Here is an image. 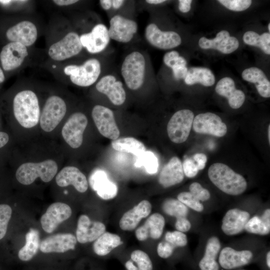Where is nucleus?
<instances>
[{"label":"nucleus","mask_w":270,"mask_h":270,"mask_svg":"<svg viewBox=\"0 0 270 270\" xmlns=\"http://www.w3.org/2000/svg\"><path fill=\"white\" fill-rule=\"evenodd\" d=\"M268 31L270 32V23H268Z\"/></svg>","instance_id":"nucleus-61"},{"label":"nucleus","mask_w":270,"mask_h":270,"mask_svg":"<svg viewBox=\"0 0 270 270\" xmlns=\"http://www.w3.org/2000/svg\"><path fill=\"white\" fill-rule=\"evenodd\" d=\"M12 109L14 118L24 128H32L40 120L39 99L34 90L30 88L22 89L14 95Z\"/></svg>","instance_id":"nucleus-7"},{"label":"nucleus","mask_w":270,"mask_h":270,"mask_svg":"<svg viewBox=\"0 0 270 270\" xmlns=\"http://www.w3.org/2000/svg\"><path fill=\"white\" fill-rule=\"evenodd\" d=\"M142 4L145 8L149 6H155L162 4L166 2V0H146L142 1Z\"/></svg>","instance_id":"nucleus-57"},{"label":"nucleus","mask_w":270,"mask_h":270,"mask_svg":"<svg viewBox=\"0 0 270 270\" xmlns=\"http://www.w3.org/2000/svg\"><path fill=\"white\" fill-rule=\"evenodd\" d=\"M0 4L6 8H12L18 14L34 13L35 2L30 0H1Z\"/></svg>","instance_id":"nucleus-41"},{"label":"nucleus","mask_w":270,"mask_h":270,"mask_svg":"<svg viewBox=\"0 0 270 270\" xmlns=\"http://www.w3.org/2000/svg\"><path fill=\"white\" fill-rule=\"evenodd\" d=\"M175 228L177 230L184 232L190 230L191 224L186 218H182L176 219Z\"/></svg>","instance_id":"nucleus-53"},{"label":"nucleus","mask_w":270,"mask_h":270,"mask_svg":"<svg viewBox=\"0 0 270 270\" xmlns=\"http://www.w3.org/2000/svg\"><path fill=\"white\" fill-rule=\"evenodd\" d=\"M144 38L151 46L162 50L176 48L182 44L179 34L172 30H162L151 20L147 23L144 31Z\"/></svg>","instance_id":"nucleus-12"},{"label":"nucleus","mask_w":270,"mask_h":270,"mask_svg":"<svg viewBox=\"0 0 270 270\" xmlns=\"http://www.w3.org/2000/svg\"><path fill=\"white\" fill-rule=\"evenodd\" d=\"M56 184L61 187L72 185L80 192H84L88 188V182L84 174L75 166L64 168L56 175Z\"/></svg>","instance_id":"nucleus-25"},{"label":"nucleus","mask_w":270,"mask_h":270,"mask_svg":"<svg viewBox=\"0 0 270 270\" xmlns=\"http://www.w3.org/2000/svg\"><path fill=\"white\" fill-rule=\"evenodd\" d=\"M122 243L118 235L105 232L95 240L93 250L97 255L104 256Z\"/></svg>","instance_id":"nucleus-34"},{"label":"nucleus","mask_w":270,"mask_h":270,"mask_svg":"<svg viewBox=\"0 0 270 270\" xmlns=\"http://www.w3.org/2000/svg\"><path fill=\"white\" fill-rule=\"evenodd\" d=\"M88 122L86 116L78 112L72 114L64 124L62 130V136L71 148H76L82 145Z\"/></svg>","instance_id":"nucleus-16"},{"label":"nucleus","mask_w":270,"mask_h":270,"mask_svg":"<svg viewBox=\"0 0 270 270\" xmlns=\"http://www.w3.org/2000/svg\"><path fill=\"white\" fill-rule=\"evenodd\" d=\"M9 140L8 134L4 132L0 131V150L6 146Z\"/></svg>","instance_id":"nucleus-56"},{"label":"nucleus","mask_w":270,"mask_h":270,"mask_svg":"<svg viewBox=\"0 0 270 270\" xmlns=\"http://www.w3.org/2000/svg\"><path fill=\"white\" fill-rule=\"evenodd\" d=\"M220 247L217 237L212 236L208 240L204 256L198 262L200 270H220L217 256Z\"/></svg>","instance_id":"nucleus-30"},{"label":"nucleus","mask_w":270,"mask_h":270,"mask_svg":"<svg viewBox=\"0 0 270 270\" xmlns=\"http://www.w3.org/2000/svg\"><path fill=\"white\" fill-rule=\"evenodd\" d=\"M165 226L164 217L158 212L151 214L144 224L136 229L135 236L139 241H144L150 238L158 239L163 232Z\"/></svg>","instance_id":"nucleus-26"},{"label":"nucleus","mask_w":270,"mask_h":270,"mask_svg":"<svg viewBox=\"0 0 270 270\" xmlns=\"http://www.w3.org/2000/svg\"><path fill=\"white\" fill-rule=\"evenodd\" d=\"M12 214V210L9 205L0 204V240L6 234Z\"/></svg>","instance_id":"nucleus-44"},{"label":"nucleus","mask_w":270,"mask_h":270,"mask_svg":"<svg viewBox=\"0 0 270 270\" xmlns=\"http://www.w3.org/2000/svg\"><path fill=\"white\" fill-rule=\"evenodd\" d=\"M152 208V204L149 201L142 200L122 216L119 222L120 228L125 231L134 230L142 218L150 214Z\"/></svg>","instance_id":"nucleus-24"},{"label":"nucleus","mask_w":270,"mask_h":270,"mask_svg":"<svg viewBox=\"0 0 270 270\" xmlns=\"http://www.w3.org/2000/svg\"><path fill=\"white\" fill-rule=\"evenodd\" d=\"M190 192L199 201H206L210 197L209 191L204 188L202 185L197 182L192 183L189 187Z\"/></svg>","instance_id":"nucleus-48"},{"label":"nucleus","mask_w":270,"mask_h":270,"mask_svg":"<svg viewBox=\"0 0 270 270\" xmlns=\"http://www.w3.org/2000/svg\"><path fill=\"white\" fill-rule=\"evenodd\" d=\"M100 8L108 14L110 18L119 14L126 17L133 18L135 7L134 1L124 0H100L98 2Z\"/></svg>","instance_id":"nucleus-32"},{"label":"nucleus","mask_w":270,"mask_h":270,"mask_svg":"<svg viewBox=\"0 0 270 270\" xmlns=\"http://www.w3.org/2000/svg\"><path fill=\"white\" fill-rule=\"evenodd\" d=\"M46 58L44 50L19 42L6 43L0 52V67L4 72H18L28 66H40Z\"/></svg>","instance_id":"nucleus-5"},{"label":"nucleus","mask_w":270,"mask_h":270,"mask_svg":"<svg viewBox=\"0 0 270 270\" xmlns=\"http://www.w3.org/2000/svg\"></svg>","instance_id":"nucleus-62"},{"label":"nucleus","mask_w":270,"mask_h":270,"mask_svg":"<svg viewBox=\"0 0 270 270\" xmlns=\"http://www.w3.org/2000/svg\"><path fill=\"white\" fill-rule=\"evenodd\" d=\"M194 119V114L190 110L176 112L167 125V132L170 140L176 144L184 142L189 136Z\"/></svg>","instance_id":"nucleus-14"},{"label":"nucleus","mask_w":270,"mask_h":270,"mask_svg":"<svg viewBox=\"0 0 270 270\" xmlns=\"http://www.w3.org/2000/svg\"><path fill=\"white\" fill-rule=\"evenodd\" d=\"M67 112L66 100L58 94L50 95L46 99L40 118L41 128L46 132L53 130L60 124Z\"/></svg>","instance_id":"nucleus-11"},{"label":"nucleus","mask_w":270,"mask_h":270,"mask_svg":"<svg viewBox=\"0 0 270 270\" xmlns=\"http://www.w3.org/2000/svg\"><path fill=\"white\" fill-rule=\"evenodd\" d=\"M127 270H152V263L149 256L144 251L136 250L133 251L130 259L125 263Z\"/></svg>","instance_id":"nucleus-38"},{"label":"nucleus","mask_w":270,"mask_h":270,"mask_svg":"<svg viewBox=\"0 0 270 270\" xmlns=\"http://www.w3.org/2000/svg\"><path fill=\"white\" fill-rule=\"evenodd\" d=\"M108 28L110 40L128 44L135 38L138 26L134 18L116 14L110 18Z\"/></svg>","instance_id":"nucleus-13"},{"label":"nucleus","mask_w":270,"mask_h":270,"mask_svg":"<svg viewBox=\"0 0 270 270\" xmlns=\"http://www.w3.org/2000/svg\"><path fill=\"white\" fill-rule=\"evenodd\" d=\"M266 265L268 268H270V252H267L266 255Z\"/></svg>","instance_id":"nucleus-59"},{"label":"nucleus","mask_w":270,"mask_h":270,"mask_svg":"<svg viewBox=\"0 0 270 270\" xmlns=\"http://www.w3.org/2000/svg\"><path fill=\"white\" fill-rule=\"evenodd\" d=\"M92 116L100 134L109 139H117L120 134L116 124L114 114L110 108L100 104L92 110Z\"/></svg>","instance_id":"nucleus-15"},{"label":"nucleus","mask_w":270,"mask_h":270,"mask_svg":"<svg viewBox=\"0 0 270 270\" xmlns=\"http://www.w3.org/2000/svg\"><path fill=\"white\" fill-rule=\"evenodd\" d=\"M182 166L184 174L190 178L194 177L199 170L195 162L190 158L185 159Z\"/></svg>","instance_id":"nucleus-51"},{"label":"nucleus","mask_w":270,"mask_h":270,"mask_svg":"<svg viewBox=\"0 0 270 270\" xmlns=\"http://www.w3.org/2000/svg\"><path fill=\"white\" fill-rule=\"evenodd\" d=\"M70 207L67 204L56 202L50 204L40 218L43 230L47 233L53 232L58 226L72 215Z\"/></svg>","instance_id":"nucleus-18"},{"label":"nucleus","mask_w":270,"mask_h":270,"mask_svg":"<svg viewBox=\"0 0 270 270\" xmlns=\"http://www.w3.org/2000/svg\"><path fill=\"white\" fill-rule=\"evenodd\" d=\"M218 2L226 8L234 12L244 11L252 4L251 0H218Z\"/></svg>","instance_id":"nucleus-46"},{"label":"nucleus","mask_w":270,"mask_h":270,"mask_svg":"<svg viewBox=\"0 0 270 270\" xmlns=\"http://www.w3.org/2000/svg\"><path fill=\"white\" fill-rule=\"evenodd\" d=\"M76 237L70 233L52 235L44 240L40 244V250L45 254L64 253L75 248Z\"/></svg>","instance_id":"nucleus-22"},{"label":"nucleus","mask_w":270,"mask_h":270,"mask_svg":"<svg viewBox=\"0 0 270 270\" xmlns=\"http://www.w3.org/2000/svg\"><path fill=\"white\" fill-rule=\"evenodd\" d=\"M177 198L186 206L194 210L200 212L204 210L202 204L190 192H182L178 194Z\"/></svg>","instance_id":"nucleus-45"},{"label":"nucleus","mask_w":270,"mask_h":270,"mask_svg":"<svg viewBox=\"0 0 270 270\" xmlns=\"http://www.w3.org/2000/svg\"><path fill=\"white\" fill-rule=\"evenodd\" d=\"M250 216L248 212L238 208L228 210L222 219V232L228 236H233L241 232L244 229Z\"/></svg>","instance_id":"nucleus-27"},{"label":"nucleus","mask_w":270,"mask_h":270,"mask_svg":"<svg viewBox=\"0 0 270 270\" xmlns=\"http://www.w3.org/2000/svg\"><path fill=\"white\" fill-rule=\"evenodd\" d=\"M184 81L188 85L200 84L205 86H210L214 84L216 78L212 71L208 68L192 67L188 69Z\"/></svg>","instance_id":"nucleus-33"},{"label":"nucleus","mask_w":270,"mask_h":270,"mask_svg":"<svg viewBox=\"0 0 270 270\" xmlns=\"http://www.w3.org/2000/svg\"><path fill=\"white\" fill-rule=\"evenodd\" d=\"M52 5L62 10H76L80 6L84 1L78 0H52L50 1Z\"/></svg>","instance_id":"nucleus-49"},{"label":"nucleus","mask_w":270,"mask_h":270,"mask_svg":"<svg viewBox=\"0 0 270 270\" xmlns=\"http://www.w3.org/2000/svg\"><path fill=\"white\" fill-rule=\"evenodd\" d=\"M136 167L144 166L149 174H154L158 171V162L155 154L150 151H145L136 156L134 164Z\"/></svg>","instance_id":"nucleus-42"},{"label":"nucleus","mask_w":270,"mask_h":270,"mask_svg":"<svg viewBox=\"0 0 270 270\" xmlns=\"http://www.w3.org/2000/svg\"><path fill=\"white\" fill-rule=\"evenodd\" d=\"M193 160L195 162L198 170H202L205 167L207 162V156L203 153H197L193 156Z\"/></svg>","instance_id":"nucleus-54"},{"label":"nucleus","mask_w":270,"mask_h":270,"mask_svg":"<svg viewBox=\"0 0 270 270\" xmlns=\"http://www.w3.org/2000/svg\"><path fill=\"white\" fill-rule=\"evenodd\" d=\"M46 26L35 13L18 14L16 20L6 30L8 42H19L33 47L38 38L44 34Z\"/></svg>","instance_id":"nucleus-6"},{"label":"nucleus","mask_w":270,"mask_h":270,"mask_svg":"<svg viewBox=\"0 0 270 270\" xmlns=\"http://www.w3.org/2000/svg\"><path fill=\"white\" fill-rule=\"evenodd\" d=\"M40 66L55 78L82 88L92 86L108 70L105 54H87L60 62L45 60Z\"/></svg>","instance_id":"nucleus-1"},{"label":"nucleus","mask_w":270,"mask_h":270,"mask_svg":"<svg viewBox=\"0 0 270 270\" xmlns=\"http://www.w3.org/2000/svg\"><path fill=\"white\" fill-rule=\"evenodd\" d=\"M70 19L79 34L84 52L90 55H104L111 40L108 26L96 14L84 11L73 14Z\"/></svg>","instance_id":"nucleus-3"},{"label":"nucleus","mask_w":270,"mask_h":270,"mask_svg":"<svg viewBox=\"0 0 270 270\" xmlns=\"http://www.w3.org/2000/svg\"><path fill=\"white\" fill-rule=\"evenodd\" d=\"M192 0H179L178 8L182 13L188 12L191 8Z\"/></svg>","instance_id":"nucleus-55"},{"label":"nucleus","mask_w":270,"mask_h":270,"mask_svg":"<svg viewBox=\"0 0 270 270\" xmlns=\"http://www.w3.org/2000/svg\"><path fill=\"white\" fill-rule=\"evenodd\" d=\"M162 60L164 64L170 68L181 66H186L187 64L186 60L175 50L166 52L164 54Z\"/></svg>","instance_id":"nucleus-43"},{"label":"nucleus","mask_w":270,"mask_h":270,"mask_svg":"<svg viewBox=\"0 0 270 270\" xmlns=\"http://www.w3.org/2000/svg\"><path fill=\"white\" fill-rule=\"evenodd\" d=\"M268 142L269 144H270V125L269 124L268 127Z\"/></svg>","instance_id":"nucleus-60"},{"label":"nucleus","mask_w":270,"mask_h":270,"mask_svg":"<svg viewBox=\"0 0 270 270\" xmlns=\"http://www.w3.org/2000/svg\"><path fill=\"white\" fill-rule=\"evenodd\" d=\"M39 232L33 228L30 229L26 235V244L18 251V259L24 262L31 260L36 256L40 248Z\"/></svg>","instance_id":"nucleus-35"},{"label":"nucleus","mask_w":270,"mask_h":270,"mask_svg":"<svg viewBox=\"0 0 270 270\" xmlns=\"http://www.w3.org/2000/svg\"><path fill=\"white\" fill-rule=\"evenodd\" d=\"M242 40L246 44L258 47L266 54H270V32H264L260 35L254 31H247L244 34Z\"/></svg>","instance_id":"nucleus-39"},{"label":"nucleus","mask_w":270,"mask_h":270,"mask_svg":"<svg viewBox=\"0 0 270 270\" xmlns=\"http://www.w3.org/2000/svg\"><path fill=\"white\" fill-rule=\"evenodd\" d=\"M244 230L248 232L266 235L270 232V210H266L260 217L254 216L246 222Z\"/></svg>","instance_id":"nucleus-37"},{"label":"nucleus","mask_w":270,"mask_h":270,"mask_svg":"<svg viewBox=\"0 0 270 270\" xmlns=\"http://www.w3.org/2000/svg\"><path fill=\"white\" fill-rule=\"evenodd\" d=\"M164 212L168 215L176 219L186 218L188 210L186 206L178 200L173 198L166 199L162 206Z\"/></svg>","instance_id":"nucleus-40"},{"label":"nucleus","mask_w":270,"mask_h":270,"mask_svg":"<svg viewBox=\"0 0 270 270\" xmlns=\"http://www.w3.org/2000/svg\"><path fill=\"white\" fill-rule=\"evenodd\" d=\"M208 176L218 188L228 194H240L247 188L245 178L222 163L216 162L210 166Z\"/></svg>","instance_id":"nucleus-8"},{"label":"nucleus","mask_w":270,"mask_h":270,"mask_svg":"<svg viewBox=\"0 0 270 270\" xmlns=\"http://www.w3.org/2000/svg\"><path fill=\"white\" fill-rule=\"evenodd\" d=\"M165 240L171 244L175 248L184 246L188 243L186 236L182 232L175 230L167 232L164 236Z\"/></svg>","instance_id":"nucleus-47"},{"label":"nucleus","mask_w":270,"mask_h":270,"mask_svg":"<svg viewBox=\"0 0 270 270\" xmlns=\"http://www.w3.org/2000/svg\"><path fill=\"white\" fill-rule=\"evenodd\" d=\"M118 72L128 89L134 92L141 90L152 78L148 53L140 49L130 50L123 58Z\"/></svg>","instance_id":"nucleus-4"},{"label":"nucleus","mask_w":270,"mask_h":270,"mask_svg":"<svg viewBox=\"0 0 270 270\" xmlns=\"http://www.w3.org/2000/svg\"><path fill=\"white\" fill-rule=\"evenodd\" d=\"M238 40L231 36L229 32L222 30L212 39L202 37L198 40L199 46L204 50H216L224 54H230L236 51L239 46Z\"/></svg>","instance_id":"nucleus-20"},{"label":"nucleus","mask_w":270,"mask_h":270,"mask_svg":"<svg viewBox=\"0 0 270 270\" xmlns=\"http://www.w3.org/2000/svg\"><path fill=\"white\" fill-rule=\"evenodd\" d=\"M58 172V165L52 160L40 162H26L17 169L16 177L17 180L24 185L32 184L38 178L45 182L52 180Z\"/></svg>","instance_id":"nucleus-10"},{"label":"nucleus","mask_w":270,"mask_h":270,"mask_svg":"<svg viewBox=\"0 0 270 270\" xmlns=\"http://www.w3.org/2000/svg\"><path fill=\"white\" fill-rule=\"evenodd\" d=\"M89 184L92 188L104 200L112 199L118 194L116 184L110 180L106 172L102 169L96 168L92 172Z\"/></svg>","instance_id":"nucleus-19"},{"label":"nucleus","mask_w":270,"mask_h":270,"mask_svg":"<svg viewBox=\"0 0 270 270\" xmlns=\"http://www.w3.org/2000/svg\"><path fill=\"white\" fill-rule=\"evenodd\" d=\"M253 254L249 250H236L230 247L222 249L218 258L220 267L225 270H232L250 264Z\"/></svg>","instance_id":"nucleus-21"},{"label":"nucleus","mask_w":270,"mask_h":270,"mask_svg":"<svg viewBox=\"0 0 270 270\" xmlns=\"http://www.w3.org/2000/svg\"><path fill=\"white\" fill-rule=\"evenodd\" d=\"M216 92L225 97L228 100L230 106L234 109L240 108L245 100L244 92L236 88L234 80L230 77L220 79L215 88Z\"/></svg>","instance_id":"nucleus-28"},{"label":"nucleus","mask_w":270,"mask_h":270,"mask_svg":"<svg viewBox=\"0 0 270 270\" xmlns=\"http://www.w3.org/2000/svg\"><path fill=\"white\" fill-rule=\"evenodd\" d=\"M92 86L114 106H120L126 101V87L118 72L108 69Z\"/></svg>","instance_id":"nucleus-9"},{"label":"nucleus","mask_w":270,"mask_h":270,"mask_svg":"<svg viewBox=\"0 0 270 270\" xmlns=\"http://www.w3.org/2000/svg\"><path fill=\"white\" fill-rule=\"evenodd\" d=\"M242 76L244 80L254 84L262 97H270V82L261 69L256 67L246 68L242 71Z\"/></svg>","instance_id":"nucleus-31"},{"label":"nucleus","mask_w":270,"mask_h":270,"mask_svg":"<svg viewBox=\"0 0 270 270\" xmlns=\"http://www.w3.org/2000/svg\"><path fill=\"white\" fill-rule=\"evenodd\" d=\"M184 178L182 163L178 158L174 156L162 168L158 182L163 187L168 188L181 182Z\"/></svg>","instance_id":"nucleus-29"},{"label":"nucleus","mask_w":270,"mask_h":270,"mask_svg":"<svg viewBox=\"0 0 270 270\" xmlns=\"http://www.w3.org/2000/svg\"><path fill=\"white\" fill-rule=\"evenodd\" d=\"M192 128L197 133L218 137L224 136L227 132L226 125L220 118L210 112L198 114L194 119Z\"/></svg>","instance_id":"nucleus-17"},{"label":"nucleus","mask_w":270,"mask_h":270,"mask_svg":"<svg viewBox=\"0 0 270 270\" xmlns=\"http://www.w3.org/2000/svg\"><path fill=\"white\" fill-rule=\"evenodd\" d=\"M106 230L104 223L92 221L87 215L82 214L78 220L76 238L81 244L91 242L96 240Z\"/></svg>","instance_id":"nucleus-23"},{"label":"nucleus","mask_w":270,"mask_h":270,"mask_svg":"<svg viewBox=\"0 0 270 270\" xmlns=\"http://www.w3.org/2000/svg\"><path fill=\"white\" fill-rule=\"evenodd\" d=\"M174 78L176 80H184L188 72L186 66H181L170 68Z\"/></svg>","instance_id":"nucleus-52"},{"label":"nucleus","mask_w":270,"mask_h":270,"mask_svg":"<svg viewBox=\"0 0 270 270\" xmlns=\"http://www.w3.org/2000/svg\"><path fill=\"white\" fill-rule=\"evenodd\" d=\"M114 149L130 153L138 156L146 151L142 142L132 137L123 138L113 140L111 143Z\"/></svg>","instance_id":"nucleus-36"},{"label":"nucleus","mask_w":270,"mask_h":270,"mask_svg":"<svg viewBox=\"0 0 270 270\" xmlns=\"http://www.w3.org/2000/svg\"><path fill=\"white\" fill-rule=\"evenodd\" d=\"M175 247L166 240L158 243L157 246L158 256L162 258H168L173 254Z\"/></svg>","instance_id":"nucleus-50"},{"label":"nucleus","mask_w":270,"mask_h":270,"mask_svg":"<svg viewBox=\"0 0 270 270\" xmlns=\"http://www.w3.org/2000/svg\"><path fill=\"white\" fill-rule=\"evenodd\" d=\"M46 60L63 62L86 54L69 18L55 14L46 26Z\"/></svg>","instance_id":"nucleus-2"},{"label":"nucleus","mask_w":270,"mask_h":270,"mask_svg":"<svg viewBox=\"0 0 270 270\" xmlns=\"http://www.w3.org/2000/svg\"><path fill=\"white\" fill-rule=\"evenodd\" d=\"M6 80L4 72L0 66V85L2 84Z\"/></svg>","instance_id":"nucleus-58"}]
</instances>
